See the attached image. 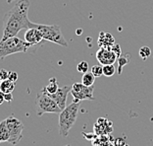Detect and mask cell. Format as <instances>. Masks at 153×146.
<instances>
[{
	"label": "cell",
	"mask_w": 153,
	"mask_h": 146,
	"mask_svg": "<svg viewBox=\"0 0 153 146\" xmlns=\"http://www.w3.org/2000/svg\"><path fill=\"white\" fill-rule=\"evenodd\" d=\"M30 6L29 0H19L6 12L3 18L1 40L16 37L20 31L29 29L30 20L27 18V12Z\"/></svg>",
	"instance_id": "cell-1"
},
{
	"label": "cell",
	"mask_w": 153,
	"mask_h": 146,
	"mask_svg": "<svg viewBox=\"0 0 153 146\" xmlns=\"http://www.w3.org/2000/svg\"><path fill=\"white\" fill-rule=\"evenodd\" d=\"M79 107L81 102H72L59 114V134L61 137L66 138L70 133V130L78 120Z\"/></svg>",
	"instance_id": "cell-2"
},
{
	"label": "cell",
	"mask_w": 153,
	"mask_h": 146,
	"mask_svg": "<svg viewBox=\"0 0 153 146\" xmlns=\"http://www.w3.org/2000/svg\"><path fill=\"white\" fill-rule=\"evenodd\" d=\"M33 47H36L27 43L26 41H23L17 36L8 38L6 40H1L0 41V61L11 54L27 53L30 48Z\"/></svg>",
	"instance_id": "cell-3"
},
{
	"label": "cell",
	"mask_w": 153,
	"mask_h": 146,
	"mask_svg": "<svg viewBox=\"0 0 153 146\" xmlns=\"http://www.w3.org/2000/svg\"><path fill=\"white\" fill-rule=\"evenodd\" d=\"M33 27L39 31L41 36H42L44 41H51V43L57 44L59 46L68 47V43L62 34L61 28L58 25H43V24H36L30 21L29 28Z\"/></svg>",
	"instance_id": "cell-4"
},
{
	"label": "cell",
	"mask_w": 153,
	"mask_h": 146,
	"mask_svg": "<svg viewBox=\"0 0 153 146\" xmlns=\"http://www.w3.org/2000/svg\"><path fill=\"white\" fill-rule=\"evenodd\" d=\"M36 114L38 117H41L44 114H60L62 111L58 104L50 96H48L42 89L36 95Z\"/></svg>",
	"instance_id": "cell-5"
},
{
	"label": "cell",
	"mask_w": 153,
	"mask_h": 146,
	"mask_svg": "<svg viewBox=\"0 0 153 146\" xmlns=\"http://www.w3.org/2000/svg\"><path fill=\"white\" fill-rule=\"evenodd\" d=\"M6 123L10 132V139L8 142L11 145H17L23 138V131L25 126L22 121L14 117L13 114L7 117Z\"/></svg>",
	"instance_id": "cell-6"
},
{
	"label": "cell",
	"mask_w": 153,
	"mask_h": 146,
	"mask_svg": "<svg viewBox=\"0 0 153 146\" xmlns=\"http://www.w3.org/2000/svg\"><path fill=\"white\" fill-rule=\"evenodd\" d=\"M93 86H85L82 83L76 82L72 85L71 94L73 96V102L79 103L82 101H93L95 98L93 96Z\"/></svg>",
	"instance_id": "cell-7"
},
{
	"label": "cell",
	"mask_w": 153,
	"mask_h": 146,
	"mask_svg": "<svg viewBox=\"0 0 153 146\" xmlns=\"http://www.w3.org/2000/svg\"><path fill=\"white\" fill-rule=\"evenodd\" d=\"M72 85H65L63 87H60L56 93L54 94H47L48 96H50L55 102L58 104V106L60 107L61 110H64L66 107V103H67V98L69 93H71Z\"/></svg>",
	"instance_id": "cell-8"
},
{
	"label": "cell",
	"mask_w": 153,
	"mask_h": 146,
	"mask_svg": "<svg viewBox=\"0 0 153 146\" xmlns=\"http://www.w3.org/2000/svg\"><path fill=\"white\" fill-rule=\"evenodd\" d=\"M117 58L118 56L111 48L99 47V50L96 51V59L102 65L114 64L115 61L117 60Z\"/></svg>",
	"instance_id": "cell-9"
},
{
	"label": "cell",
	"mask_w": 153,
	"mask_h": 146,
	"mask_svg": "<svg viewBox=\"0 0 153 146\" xmlns=\"http://www.w3.org/2000/svg\"><path fill=\"white\" fill-rule=\"evenodd\" d=\"M24 38H25V41L27 43L30 44L33 47L38 46V44H41V41H44L39 31H38L36 28H33V27H30L29 29L26 30Z\"/></svg>",
	"instance_id": "cell-10"
},
{
	"label": "cell",
	"mask_w": 153,
	"mask_h": 146,
	"mask_svg": "<svg viewBox=\"0 0 153 146\" xmlns=\"http://www.w3.org/2000/svg\"><path fill=\"white\" fill-rule=\"evenodd\" d=\"M99 47H107L111 48L115 44V39L110 33L100 32L98 41H97Z\"/></svg>",
	"instance_id": "cell-11"
},
{
	"label": "cell",
	"mask_w": 153,
	"mask_h": 146,
	"mask_svg": "<svg viewBox=\"0 0 153 146\" xmlns=\"http://www.w3.org/2000/svg\"><path fill=\"white\" fill-rule=\"evenodd\" d=\"M9 139H10V132L8 126H7L6 120H4L0 123V143L8 142Z\"/></svg>",
	"instance_id": "cell-12"
},
{
	"label": "cell",
	"mask_w": 153,
	"mask_h": 146,
	"mask_svg": "<svg viewBox=\"0 0 153 146\" xmlns=\"http://www.w3.org/2000/svg\"><path fill=\"white\" fill-rule=\"evenodd\" d=\"M59 89L58 87V82L57 79L55 77H52L49 79V83H48L47 86H45L42 88L43 91L46 94H54L57 92V90Z\"/></svg>",
	"instance_id": "cell-13"
},
{
	"label": "cell",
	"mask_w": 153,
	"mask_h": 146,
	"mask_svg": "<svg viewBox=\"0 0 153 146\" xmlns=\"http://www.w3.org/2000/svg\"><path fill=\"white\" fill-rule=\"evenodd\" d=\"M117 60H118V73H119V74H122L123 67L125 65L128 64V62L131 60V54H128V53L121 54L120 56L117 58Z\"/></svg>",
	"instance_id": "cell-14"
},
{
	"label": "cell",
	"mask_w": 153,
	"mask_h": 146,
	"mask_svg": "<svg viewBox=\"0 0 153 146\" xmlns=\"http://www.w3.org/2000/svg\"><path fill=\"white\" fill-rule=\"evenodd\" d=\"M15 89V83L10 81L9 79L0 81V90L3 93H12Z\"/></svg>",
	"instance_id": "cell-15"
},
{
	"label": "cell",
	"mask_w": 153,
	"mask_h": 146,
	"mask_svg": "<svg viewBox=\"0 0 153 146\" xmlns=\"http://www.w3.org/2000/svg\"><path fill=\"white\" fill-rule=\"evenodd\" d=\"M95 81V76L91 72H85L82 77V83L85 86H93Z\"/></svg>",
	"instance_id": "cell-16"
},
{
	"label": "cell",
	"mask_w": 153,
	"mask_h": 146,
	"mask_svg": "<svg viewBox=\"0 0 153 146\" xmlns=\"http://www.w3.org/2000/svg\"><path fill=\"white\" fill-rule=\"evenodd\" d=\"M116 73V67L114 64H106L103 65V75L106 77H111Z\"/></svg>",
	"instance_id": "cell-17"
},
{
	"label": "cell",
	"mask_w": 153,
	"mask_h": 146,
	"mask_svg": "<svg viewBox=\"0 0 153 146\" xmlns=\"http://www.w3.org/2000/svg\"><path fill=\"white\" fill-rule=\"evenodd\" d=\"M90 72L92 73L93 75L96 77H100V76L103 75V65L102 64H95L93 65V66L91 67V70H90Z\"/></svg>",
	"instance_id": "cell-18"
},
{
	"label": "cell",
	"mask_w": 153,
	"mask_h": 146,
	"mask_svg": "<svg viewBox=\"0 0 153 146\" xmlns=\"http://www.w3.org/2000/svg\"><path fill=\"white\" fill-rule=\"evenodd\" d=\"M88 63L86 61H81L79 63L76 65V70L79 73H82V74H85V72L88 71Z\"/></svg>",
	"instance_id": "cell-19"
},
{
	"label": "cell",
	"mask_w": 153,
	"mask_h": 146,
	"mask_svg": "<svg viewBox=\"0 0 153 146\" xmlns=\"http://www.w3.org/2000/svg\"><path fill=\"white\" fill-rule=\"evenodd\" d=\"M140 55L142 59H146L148 56L151 55V50L149 47H142L140 50Z\"/></svg>",
	"instance_id": "cell-20"
},
{
	"label": "cell",
	"mask_w": 153,
	"mask_h": 146,
	"mask_svg": "<svg viewBox=\"0 0 153 146\" xmlns=\"http://www.w3.org/2000/svg\"><path fill=\"white\" fill-rule=\"evenodd\" d=\"M111 50H112L114 53H115V54L117 55L118 57L120 56V55L122 54V48H121V47H120V44H115L114 46L111 47Z\"/></svg>",
	"instance_id": "cell-21"
},
{
	"label": "cell",
	"mask_w": 153,
	"mask_h": 146,
	"mask_svg": "<svg viewBox=\"0 0 153 146\" xmlns=\"http://www.w3.org/2000/svg\"><path fill=\"white\" fill-rule=\"evenodd\" d=\"M8 79L10 80V81L16 83L17 80H18V74H17V72H15V71H9Z\"/></svg>",
	"instance_id": "cell-22"
},
{
	"label": "cell",
	"mask_w": 153,
	"mask_h": 146,
	"mask_svg": "<svg viewBox=\"0 0 153 146\" xmlns=\"http://www.w3.org/2000/svg\"><path fill=\"white\" fill-rule=\"evenodd\" d=\"M8 76H9V71H7L6 69H1L0 70V81L8 79Z\"/></svg>",
	"instance_id": "cell-23"
},
{
	"label": "cell",
	"mask_w": 153,
	"mask_h": 146,
	"mask_svg": "<svg viewBox=\"0 0 153 146\" xmlns=\"http://www.w3.org/2000/svg\"><path fill=\"white\" fill-rule=\"evenodd\" d=\"M4 100L5 102L11 103L13 101V95L12 93H4Z\"/></svg>",
	"instance_id": "cell-24"
},
{
	"label": "cell",
	"mask_w": 153,
	"mask_h": 146,
	"mask_svg": "<svg viewBox=\"0 0 153 146\" xmlns=\"http://www.w3.org/2000/svg\"><path fill=\"white\" fill-rule=\"evenodd\" d=\"M3 102H5V100H4V93H3L2 91H0V106L2 105Z\"/></svg>",
	"instance_id": "cell-25"
},
{
	"label": "cell",
	"mask_w": 153,
	"mask_h": 146,
	"mask_svg": "<svg viewBox=\"0 0 153 146\" xmlns=\"http://www.w3.org/2000/svg\"><path fill=\"white\" fill-rule=\"evenodd\" d=\"M76 34L78 35V36H81V35L82 34V29H76Z\"/></svg>",
	"instance_id": "cell-26"
},
{
	"label": "cell",
	"mask_w": 153,
	"mask_h": 146,
	"mask_svg": "<svg viewBox=\"0 0 153 146\" xmlns=\"http://www.w3.org/2000/svg\"><path fill=\"white\" fill-rule=\"evenodd\" d=\"M11 1H14V0H7V2H11Z\"/></svg>",
	"instance_id": "cell-27"
},
{
	"label": "cell",
	"mask_w": 153,
	"mask_h": 146,
	"mask_svg": "<svg viewBox=\"0 0 153 146\" xmlns=\"http://www.w3.org/2000/svg\"><path fill=\"white\" fill-rule=\"evenodd\" d=\"M65 146H71L70 144H67V145H65Z\"/></svg>",
	"instance_id": "cell-28"
},
{
	"label": "cell",
	"mask_w": 153,
	"mask_h": 146,
	"mask_svg": "<svg viewBox=\"0 0 153 146\" xmlns=\"http://www.w3.org/2000/svg\"><path fill=\"white\" fill-rule=\"evenodd\" d=\"M0 91H1V90H0Z\"/></svg>",
	"instance_id": "cell-29"
}]
</instances>
